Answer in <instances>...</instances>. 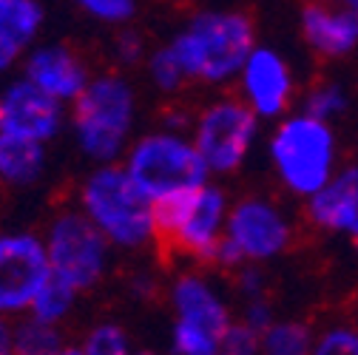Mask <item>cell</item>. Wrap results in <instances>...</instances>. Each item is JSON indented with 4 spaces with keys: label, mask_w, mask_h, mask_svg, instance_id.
<instances>
[{
    "label": "cell",
    "mask_w": 358,
    "mask_h": 355,
    "mask_svg": "<svg viewBox=\"0 0 358 355\" xmlns=\"http://www.w3.org/2000/svg\"><path fill=\"white\" fill-rule=\"evenodd\" d=\"M168 46L182 63L191 85H231L256 46V26L236 9H199Z\"/></svg>",
    "instance_id": "cell-1"
},
{
    "label": "cell",
    "mask_w": 358,
    "mask_h": 355,
    "mask_svg": "<svg viewBox=\"0 0 358 355\" xmlns=\"http://www.w3.org/2000/svg\"><path fill=\"white\" fill-rule=\"evenodd\" d=\"M77 208L120 253L157 247V202L128 176L122 162L94 165L77 188Z\"/></svg>",
    "instance_id": "cell-2"
},
{
    "label": "cell",
    "mask_w": 358,
    "mask_h": 355,
    "mask_svg": "<svg viewBox=\"0 0 358 355\" xmlns=\"http://www.w3.org/2000/svg\"><path fill=\"white\" fill-rule=\"evenodd\" d=\"M140 117V94L120 71L94 74L69 106V122L80 154L94 162H120L134 140Z\"/></svg>",
    "instance_id": "cell-3"
},
{
    "label": "cell",
    "mask_w": 358,
    "mask_h": 355,
    "mask_svg": "<svg viewBox=\"0 0 358 355\" xmlns=\"http://www.w3.org/2000/svg\"><path fill=\"white\" fill-rule=\"evenodd\" d=\"M267 162L293 199H310L341 165V148L336 128L301 108L287 111L273 122L267 137Z\"/></svg>",
    "instance_id": "cell-4"
},
{
    "label": "cell",
    "mask_w": 358,
    "mask_h": 355,
    "mask_svg": "<svg viewBox=\"0 0 358 355\" xmlns=\"http://www.w3.org/2000/svg\"><path fill=\"white\" fill-rule=\"evenodd\" d=\"M231 194L213 180L157 202V247L168 256L210 268L225 236Z\"/></svg>",
    "instance_id": "cell-5"
},
{
    "label": "cell",
    "mask_w": 358,
    "mask_h": 355,
    "mask_svg": "<svg viewBox=\"0 0 358 355\" xmlns=\"http://www.w3.org/2000/svg\"><path fill=\"white\" fill-rule=\"evenodd\" d=\"M165 298L171 307V352L219 355L236 316L219 282L205 273V268L191 264L176 270L165 287Z\"/></svg>",
    "instance_id": "cell-6"
},
{
    "label": "cell",
    "mask_w": 358,
    "mask_h": 355,
    "mask_svg": "<svg viewBox=\"0 0 358 355\" xmlns=\"http://www.w3.org/2000/svg\"><path fill=\"white\" fill-rule=\"evenodd\" d=\"M296 219L267 194H248L231 202L225 236L210 268L231 273L242 264H271L290 253L296 242Z\"/></svg>",
    "instance_id": "cell-7"
},
{
    "label": "cell",
    "mask_w": 358,
    "mask_h": 355,
    "mask_svg": "<svg viewBox=\"0 0 358 355\" xmlns=\"http://www.w3.org/2000/svg\"><path fill=\"white\" fill-rule=\"evenodd\" d=\"M120 162L137 188L154 202L213 180L191 140V131L168 125L134 137Z\"/></svg>",
    "instance_id": "cell-8"
},
{
    "label": "cell",
    "mask_w": 358,
    "mask_h": 355,
    "mask_svg": "<svg viewBox=\"0 0 358 355\" xmlns=\"http://www.w3.org/2000/svg\"><path fill=\"white\" fill-rule=\"evenodd\" d=\"M262 137V119L239 94H216L194 111L191 140L210 176L239 173Z\"/></svg>",
    "instance_id": "cell-9"
},
{
    "label": "cell",
    "mask_w": 358,
    "mask_h": 355,
    "mask_svg": "<svg viewBox=\"0 0 358 355\" xmlns=\"http://www.w3.org/2000/svg\"><path fill=\"white\" fill-rule=\"evenodd\" d=\"M52 264V276L71 284L80 296L103 284L111 270V242L80 208L60 210L43 236Z\"/></svg>",
    "instance_id": "cell-10"
},
{
    "label": "cell",
    "mask_w": 358,
    "mask_h": 355,
    "mask_svg": "<svg viewBox=\"0 0 358 355\" xmlns=\"http://www.w3.org/2000/svg\"><path fill=\"white\" fill-rule=\"evenodd\" d=\"M234 85H236V94L242 97V103L262 122H276L296 106L293 66L273 46H259L256 43L245 66L239 68Z\"/></svg>",
    "instance_id": "cell-11"
},
{
    "label": "cell",
    "mask_w": 358,
    "mask_h": 355,
    "mask_svg": "<svg viewBox=\"0 0 358 355\" xmlns=\"http://www.w3.org/2000/svg\"><path fill=\"white\" fill-rule=\"evenodd\" d=\"M52 264L46 242L34 233L0 236V313L23 316L40 287L49 282Z\"/></svg>",
    "instance_id": "cell-12"
},
{
    "label": "cell",
    "mask_w": 358,
    "mask_h": 355,
    "mask_svg": "<svg viewBox=\"0 0 358 355\" xmlns=\"http://www.w3.org/2000/svg\"><path fill=\"white\" fill-rule=\"evenodd\" d=\"M66 125V106L40 92L31 80H15L0 97V131L52 143Z\"/></svg>",
    "instance_id": "cell-13"
},
{
    "label": "cell",
    "mask_w": 358,
    "mask_h": 355,
    "mask_svg": "<svg viewBox=\"0 0 358 355\" xmlns=\"http://www.w3.org/2000/svg\"><path fill=\"white\" fill-rule=\"evenodd\" d=\"M304 219L310 228L333 236H358V162L338 165L330 180L304 199Z\"/></svg>",
    "instance_id": "cell-14"
},
{
    "label": "cell",
    "mask_w": 358,
    "mask_h": 355,
    "mask_svg": "<svg viewBox=\"0 0 358 355\" xmlns=\"http://www.w3.org/2000/svg\"><path fill=\"white\" fill-rule=\"evenodd\" d=\"M23 77L31 80L40 92L60 100L63 106H71L94 74L74 46H69V43H46V46H37L26 55Z\"/></svg>",
    "instance_id": "cell-15"
},
{
    "label": "cell",
    "mask_w": 358,
    "mask_h": 355,
    "mask_svg": "<svg viewBox=\"0 0 358 355\" xmlns=\"http://www.w3.org/2000/svg\"><path fill=\"white\" fill-rule=\"evenodd\" d=\"M299 29L313 55L322 60H344L358 52V15L336 0H310L301 6Z\"/></svg>",
    "instance_id": "cell-16"
},
{
    "label": "cell",
    "mask_w": 358,
    "mask_h": 355,
    "mask_svg": "<svg viewBox=\"0 0 358 355\" xmlns=\"http://www.w3.org/2000/svg\"><path fill=\"white\" fill-rule=\"evenodd\" d=\"M40 0H3L0 6V74L9 71L34 43L43 26Z\"/></svg>",
    "instance_id": "cell-17"
},
{
    "label": "cell",
    "mask_w": 358,
    "mask_h": 355,
    "mask_svg": "<svg viewBox=\"0 0 358 355\" xmlns=\"http://www.w3.org/2000/svg\"><path fill=\"white\" fill-rule=\"evenodd\" d=\"M49 165L46 143L0 131V180L15 188H31L43 180Z\"/></svg>",
    "instance_id": "cell-18"
},
{
    "label": "cell",
    "mask_w": 358,
    "mask_h": 355,
    "mask_svg": "<svg viewBox=\"0 0 358 355\" xmlns=\"http://www.w3.org/2000/svg\"><path fill=\"white\" fill-rule=\"evenodd\" d=\"M15 352L23 355H57V352H71L69 338L63 333V324L43 321L37 316H26L15 321Z\"/></svg>",
    "instance_id": "cell-19"
},
{
    "label": "cell",
    "mask_w": 358,
    "mask_h": 355,
    "mask_svg": "<svg viewBox=\"0 0 358 355\" xmlns=\"http://www.w3.org/2000/svg\"><path fill=\"white\" fill-rule=\"evenodd\" d=\"M316 333L307 321L299 319H273L262 333V352L267 355H310Z\"/></svg>",
    "instance_id": "cell-20"
},
{
    "label": "cell",
    "mask_w": 358,
    "mask_h": 355,
    "mask_svg": "<svg viewBox=\"0 0 358 355\" xmlns=\"http://www.w3.org/2000/svg\"><path fill=\"white\" fill-rule=\"evenodd\" d=\"M143 68H145V77H148L151 88L159 94H165V97H179L185 92V85H191L182 63L176 60V55H173V49L168 46V43L148 52Z\"/></svg>",
    "instance_id": "cell-21"
},
{
    "label": "cell",
    "mask_w": 358,
    "mask_h": 355,
    "mask_svg": "<svg viewBox=\"0 0 358 355\" xmlns=\"http://www.w3.org/2000/svg\"><path fill=\"white\" fill-rule=\"evenodd\" d=\"M77 298H80V293H77L71 284H66V282L57 279V276H49V282L43 284L40 293L34 296L29 313L37 316V319H43V321L63 324V321H69V316L74 313Z\"/></svg>",
    "instance_id": "cell-22"
},
{
    "label": "cell",
    "mask_w": 358,
    "mask_h": 355,
    "mask_svg": "<svg viewBox=\"0 0 358 355\" xmlns=\"http://www.w3.org/2000/svg\"><path fill=\"white\" fill-rule=\"evenodd\" d=\"M299 108L313 114V117H319V119L336 122L350 111V92H347V85H341L336 80H324V82H316V85L307 88L301 94Z\"/></svg>",
    "instance_id": "cell-23"
},
{
    "label": "cell",
    "mask_w": 358,
    "mask_h": 355,
    "mask_svg": "<svg viewBox=\"0 0 358 355\" xmlns=\"http://www.w3.org/2000/svg\"><path fill=\"white\" fill-rule=\"evenodd\" d=\"M134 349V341L128 330L117 321H100L80 338V347L71 352H85V355H125Z\"/></svg>",
    "instance_id": "cell-24"
},
{
    "label": "cell",
    "mask_w": 358,
    "mask_h": 355,
    "mask_svg": "<svg viewBox=\"0 0 358 355\" xmlns=\"http://www.w3.org/2000/svg\"><path fill=\"white\" fill-rule=\"evenodd\" d=\"M74 6L106 26H128L137 17L140 0H74Z\"/></svg>",
    "instance_id": "cell-25"
},
{
    "label": "cell",
    "mask_w": 358,
    "mask_h": 355,
    "mask_svg": "<svg viewBox=\"0 0 358 355\" xmlns=\"http://www.w3.org/2000/svg\"><path fill=\"white\" fill-rule=\"evenodd\" d=\"M316 355H358V327L352 324H330L316 333L313 341Z\"/></svg>",
    "instance_id": "cell-26"
},
{
    "label": "cell",
    "mask_w": 358,
    "mask_h": 355,
    "mask_svg": "<svg viewBox=\"0 0 358 355\" xmlns=\"http://www.w3.org/2000/svg\"><path fill=\"white\" fill-rule=\"evenodd\" d=\"M228 276H231L234 296L239 301L267 296V290H271V282H267V273H264V264H242V268L231 270Z\"/></svg>",
    "instance_id": "cell-27"
},
{
    "label": "cell",
    "mask_w": 358,
    "mask_h": 355,
    "mask_svg": "<svg viewBox=\"0 0 358 355\" xmlns=\"http://www.w3.org/2000/svg\"><path fill=\"white\" fill-rule=\"evenodd\" d=\"M148 52H151L148 43H145V37L137 29H131V23L128 26H120V34L114 37V60L120 66H125V68L143 66L145 57H148Z\"/></svg>",
    "instance_id": "cell-28"
},
{
    "label": "cell",
    "mask_w": 358,
    "mask_h": 355,
    "mask_svg": "<svg viewBox=\"0 0 358 355\" xmlns=\"http://www.w3.org/2000/svg\"><path fill=\"white\" fill-rule=\"evenodd\" d=\"M236 319L242 324H248L250 330H256L259 335L271 327V321L276 319V307L271 301V296H259V298H245L239 301V310H236Z\"/></svg>",
    "instance_id": "cell-29"
},
{
    "label": "cell",
    "mask_w": 358,
    "mask_h": 355,
    "mask_svg": "<svg viewBox=\"0 0 358 355\" xmlns=\"http://www.w3.org/2000/svg\"><path fill=\"white\" fill-rule=\"evenodd\" d=\"M222 352H225V355H253V352H262V335L234 316V321H231V327L225 333V341H222Z\"/></svg>",
    "instance_id": "cell-30"
},
{
    "label": "cell",
    "mask_w": 358,
    "mask_h": 355,
    "mask_svg": "<svg viewBox=\"0 0 358 355\" xmlns=\"http://www.w3.org/2000/svg\"><path fill=\"white\" fill-rule=\"evenodd\" d=\"M128 290L134 298H154L159 293V284L151 273H134L131 282H128Z\"/></svg>",
    "instance_id": "cell-31"
},
{
    "label": "cell",
    "mask_w": 358,
    "mask_h": 355,
    "mask_svg": "<svg viewBox=\"0 0 358 355\" xmlns=\"http://www.w3.org/2000/svg\"><path fill=\"white\" fill-rule=\"evenodd\" d=\"M6 352H15V321L0 313V355Z\"/></svg>",
    "instance_id": "cell-32"
},
{
    "label": "cell",
    "mask_w": 358,
    "mask_h": 355,
    "mask_svg": "<svg viewBox=\"0 0 358 355\" xmlns=\"http://www.w3.org/2000/svg\"><path fill=\"white\" fill-rule=\"evenodd\" d=\"M336 3H341L344 9H350L352 15H358V0H336Z\"/></svg>",
    "instance_id": "cell-33"
},
{
    "label": "cell",
    "mask_w": 358,
    "mask_h": 355,
    "mask_svg": "<svg viewBox=\"0 0 358 355\" xmlns=\"http://www.w3.org/2000/svg\"><path fill=\"white\" fill-rule=\"evenodd\" d=\"M168 3H188V0H168Z\"/></svg>",
    "instance_id": "cell-34"
},
{
    "label": "cell",
    "mask_w": 358,
    "mask_h": 355,
    "mask_svg": "<svg viewBox=\"0 0 358 355\" xmlns=\"http://www.w3.org/2000/svg\"><path fill=\"white\" fill-rule=\"evenodd\" d=\"M352 245H355V250H358V236H355V239H352Z\"/></svg>",
    "instance_id": "cell-35"
},
{
    "label": "cell",
    "mask_w": 358,
    "mask_h": 355,
    "mask_svg": "<svg viewBox=\"0 0 358 355\" xmlns=\"http://www.w3.org/2000/svg\"><path fill=\"white\" fill-rule=\"evenodd\" d=\"M0 6H3V0H0Z\"/></svg>",
    "instance_id": "cell-36"
}]
</instances>
